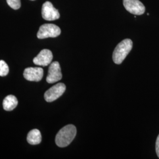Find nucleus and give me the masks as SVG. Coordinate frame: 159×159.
Segmentation results:
<instances>
[{"label":"nucleus","mask_w":159,"mask_h":159,"mask_svg":"<svg viewBox=\"0 0 159 159\" xmlns=\"http://www.w3.org/2000/svg\"><path fill=\"white\" fill-rule=\"evenodd\" d=\"M133 48V41L129 39L123 40L116 46L113 54L114 63L120 64L125 60Z\"/></svg>","instance_id":"obj_2"},{"label":"nucleus","mask_w":159,"mask_h":159,"mask_svg":"<svg viewBox=\"0 0 159 159\" xmlns=\"http://www.w3.org/2000/svg\"><path fill=\"white\" fill-rule=\"evenodd\" d=\"M8 5L14 10H18L21 7L20 0H6Z\"/></svg>","instance_id":"obj_13"},{"label":"nucleus","mask_w":159,"mask_h":159,"mask_svg":"<svg viewBox=\"0 0 159 159\" xmlns=\"http://www.w3.org/2000/svg\"><path fill=\"white\" fill-rule=\"evenodd\" d=\"M24 77L30 81H40L44 75V70L41 67H29L24 71Z\"/></svg>","instance_id":"obj_8"},{"label":"nucleus","mask_w":159,"mask_h":159,"mask_svg":"<svg viewBox=\"0 0 159 159\" xmlns=\"http://www.w3.org/2000/svg\"><path fill=\"white\" fill-rule=\"evenodd\" d=\"M31 1H35V0H31Z\"/></svg>","instance_id":"obj_15"},{"label":"nucleus","mask_w":159,"mask_h":159,"mask_svg":"<svg viewBox=\"0 0 159 159\" xmlns=\"http://www.w3.org/2000/svg\"><path fill=\"white\" fill-rule=\"evenodd\" d=\"M156 152L157 155L159 158V134L157 136V140H156Z\"/></svg>","instance_id":"obj_14"},{"label":"nucleus","mask_w":159,"mask_h":159,"mask_svg":"<svg viewBox=\"0 0 159 159\" xmlns=\"http://www.w3.org/2000/svg\"><path fill=\"white\" fill-rule=\"evenodd\" d=\"M9 73V67L4 60H0V76L4 77Z\"/></svg>","instance_id":"obj_12"},{"label":"nucleus","mask_w":159,"mask_h":159,"mask_svg":"<svg viewBox=\"0 0 159 159\" xmlns=\"http://www.w3.org/2000/svg\"><path fill=\"white\" fill-rule=\"evenodd\" d=\"M42 140L41 134L40 131L37 129H34L30 131L28 133L27 140L29 144L36 145L40 144Z\"/></svg>","instance_id":"obj_11"},{"label":"nucleus","mask_w":159,"mask_h":159,"mask_svg":"<svg viewBox=\"0 0 159 159\" xmlns=\"http://www.w3.org/2000/svg\"><path fill=\"white\" fill-rule=\"evenodd\" d=\"M3 108L6 111H12L18 105V100L13 95H8L3 100Z\"/></svg>","instance_id":"obj_10"},{"label":"nucleus","mask_w":159,"mask_h":159,"mask_svg":"<svg viewBox=\"0 0 159 159\" xmlns=\"http://www.w3.org/2000/svg\"><path fill=\"white\" fill-rule=\"evenodd\" d=\"M66 87L63 83H58L47 90L44 94V98L47 102H52L61 96L66 91Z\"/></svg>","instance_id":"obj_4"},{"label":"nucleus","mask_w":159,"mask_h":159,"mask_svg":"<svg viewBox=\"0 0 159 159\" xmlns=\"http://www.w3.org/2000/svg\"><path fill=\"white\" fill-rule=\"evenodd\" d=\"M123 5L127 11L135 16L142 15L146 8L139 0H123Z\"/></svg>","instance_id":"obj_5"},{"label":"nucleus","mask_w":159,"mask_h":159,"mask_svg":"<svg viewBox=\"0 0 159 159\" xmlns=\"http://www.w3.org/2000/svg\"><path fill=\"white\" fill-rule=\"evenodd\" d=\"M52 53L50 50L44 49L40 51L37 56L33 60V63L37 66H47L50 64L52 60Z\"/></svg>","instance_id":"obj_9"},{"label":"nucleus","mask_w":159,"mask_h":159,"mask_svg":"<svg viewBox=\"0 0 159 159\" xmlns=\"http://www.w3.org/2000/svg\"><path fill=\"white\" fill-rule=\"evenodd\" d=\"M41 14L43 18L47 21H54L60 18V13L54 7L51 2L46 1L42 6Z\"/></svg>","instance_id":"obj_6"},{"label":"nucleus","mask_w":159,"mask_h":159,"mask_svg":"<svg viewBox=\"0 0 159 159\" xmlns=\"http://www.w3.org/2000/svg\"><path fill=\"white\" fill-rule=\"evenodd\" d=\"M62 73L60 64L58 61H54L50 64L48 68V73L46 78L48 83H54L62 79Z\"/></svg>","instance_id":"obj_7"},{"label":"nucleus","mask_w":159,"mask_h":159,"mask_svg":"<svg viewBox=\"0 0 159 159\" xmlns=\"http://www.w3.org/2000/svg\"><path fill=\"white\" fill-rule=\"evenodd\" d=\"M77 134L76 127L73 125H68L63 127L56 136V143L60 148H65L72 142Z\"/></svg>","instance_id":"obj_1"},{"label":"nucleus","mask_w":159,"mask_h":159,"mask_svg":"<svg viewBox=\"0 0 159 159\" xmlns=\"http://www.w3.org/2000/svg\"><path fill=\"white\" fill-rule=\"evenodd\" d=\"M61 34V30L59 27L53 24H44L39 29L37 36L39 39L47 38H55Z\"/></svg>","instance_id":"obj_3"}]
</instances>
